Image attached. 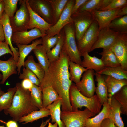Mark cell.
Wrapping results in <instances>:
<instances>
[{"label": "cell", "instance_id": "cell-1", "mask_svg": "<svg viewBox=\"0 0 127 127\" xmlns=\"http://www.w3.org/2000/svg\"><path fill=\"white\" fill-rule=\"evenodd\" d=\"M70 60L62 48L59 58L50 62L47 71L40 83L41 88L52 87L57 92L61 100V107L67 109L71 107L69 91L72 82L70 79L69 69Z\"/></svg>", "mask_w": 127, "mask_h": 127}, {"label": "cell", "instance_id": "cell-52", "mask_svg": "<svg viewBox=\"0 0 127 127\" xmlns=\"http://www.w3.org/2000/svg\"><path fill=\"white\" fill-rule=\"evenodd\" d=\"M50 118L47 120L45 121L44 122L43 121H42V122L41 125L39 127H44L47 124L48 122H49Z\"/></svg>", "mask_w": 127, "mask_h": 127}, {"label": "cell", "instance_id": "cell-47", "mask_svg": "<svg viewBox=\"0 0 127 127\" xmlns=\"http://www.w3.org/2000/svg\"><path fill=\"white\" fill-rule=\"evenodd\" d=\"M101 127H116L113 122L108 118L104 119L102 122Z\"/></svg>", "mask_w": 127, "mask_h": 127}, {"label": "cell", "instance_id": "cell-39", "mask_svg": "<svg viewBox=\"0 0 127 127\" xmlns=\"http://www.w3.org/2000/svg\"><path fill=\"white\" fill-rule=\"evenodd\" d=\"M30 91L31 99L33 104L39 109L43 108L42 89L41 87L33 84Z\"/></svg>", "mask_w": 127, "mask_h": 127}, {"label": "cell", "instance_id": "cell-22", "mask_svg": "<svg viewBox=\"0 0 127 127\" xmlns=\"http://www.w3.org/2000/svg\"><path fill=\"white\" fill-rule=\"evenodd\" d=\"M105 80L107 88L108 101H110L114 94L123 87L127 86V79L119 80L110 76H105Z\"/></svg>", "mask_w": 127, "mask_h": 127}, {"label": "cell", "instance_id": "cell-34", "mask_svg": "<svg viewBox=\"0 0 127 127\" xmlns=\"http://www.w3.org/2000/svg\"><path fill=\"white\" fill-rule=\"evenodd\" d=\"M37 59L38 63L44 70L47 71L49 68L50 62L47 55V52L41 44L37 45L33 50Z\"/></svg>", "mask_w": 127, "mask_h": 127}, {"label": "cell", "instance_id": "cell-18", "mask_svg": "<svg viewBox=\"0 0 127 127\" xmlns=\"http://www.w3.org/2000/svg\"><path fill=\"white\" fill-rule=\"evenodd\" d=\"M42 41L41 38L33 41L30 44L24 45L19 44H15L18 47L19 53V59L17 62V70L18 74L21 73V68L22 67L24 66L25 60L27 56L37 45L41 44Z\"/></svg>", "mask_w": 127, "mask_h": 127}, {"label": "cell", "instance_id": "cell-23", "mask_svg": "<svg viewBox=\"0 0 127 127\" xmlns=\"http://www.w3.org/2000/svg\"><path fill=\"white\" fill-rule=\"evenodd\" d=\"M108 102L111 108L108 118L111 120L116 127H124L121 116V105L113 96L110 102Z\"/></svg>", "mask_w": 127, "mask_h": 127}, {"label": "cell", "instance_id": "cell-16", "mask_svg": "<svg viewBox=\"0 0 127 127\" xmlns=\"http://www.w3.org/2000/svg\"><path fill=\"white\" fill-rule=\"evenodd\" d=\"M0 23L2 25L5 39V41L8 44L13 54V58L17 62L19 59V53L18 49L13 46L11 40L13 31L10 24V18L4 12L3 16L0 19Z\"/></svg>", "mask_w": 127, "mask_h": 127}, {"label": "cell", "instance_id": "cell-48", "mask_svg": "<svg viewBox=\"0 0 127 127\" xmlns=\"http://www.w3.org/2000/svg\"><path fill=\"white\" fill-rule=\"evenodd\" d=\"M7 127H19L17 122L12 120L5 122Z\"/></svg>", "mask_w": 127, "mask_h": 127}, {"label": "cell", "instance_id": "cell-53", "mask_svg": "<svg viewBox=\"0 0 127 127\" xmlns=\"http://www.w3.org/2000/svg\"><path fill=\"white\" fill-rule=\"evenodd\" d=\"M58 124L56 123H55L54 124H52L49 122H48V127H58Z\"/></svg>", "mask_w": 127, "mask_h": 127}, {"label": "cell", "instance_id": "cell-26", "mask_svg": "<svg viewBox=\"0 0 127 127\" xmlns=\"http://www.w3.org/2000/svg\"><path fill=\"white\" fill-rule=\"evenodd\" d=\"M69 0H47L52 11V24L57 22Z\"/></svg>", "mask_w": 127, "mask_h": 127}, {"label": "cell", "instance_id": "cell-32", "mask_svg": "<svg viewBox=\"0 0 127 127\" xmlns=\"http://www.w3.org/2000/svg\"><path fill=\"white\" fill-rule=\"evenodd\" d=\"M69 69L71 80L76 84L80 81L82 74L88 69L83 67L80 64L70 60Z\"/></svg>", "mask_w": 127, "mask_h": 127}, {"label": "cell", "instance_id": "cell-42", "mask_svg": "<svg viewBox=\"0 0 127 127\" xmlns=\"http://www.w3.org/2000/svg\"><path fill=\"white\" fill-rule=\"evenodd\" d=\"M19 78L20 79H28L33 84L40 86V81L36 75L29 69L24 66L23 67L22 73L20 74Z\"/></svg>", "mask_w": 127, "mask_h": 127}, {"label": "cell", "instance_id": "cell-6", "mask_svg": "<svg viewBox=\"0 0 127 127\" xmlns=\"http://www.w3.org/2000/svg\"><path fill=\"white\" fill-rule=\"evenodd\" d=\"M20 7L14 16L10 18L13 32L27 31L30 20V14L26 0H19Z\"/></svg>", "mask_w": 127, "mask_h": 127}, {"label": "cell", "instance_id": "cell-21", "mask_svg": "<svg viewBox=\"0 0 127 127\" xmlns=\"http://www.w3.org/2000/svg\"><path fill=\"white\" fill-rule=\"evenodd\" d=\"M81 55L83 57V60H82L80 65L83 67L88 69L93 70L97 72L100 71L104 67L100 59L94 56H90L87 52H84Z\"/></svg>", "mask_w": 127, "mask_h": 127}, {"label": "cell", "instance_id": "cell-24", "mask_svg": "<svg viewBox=\"0 0 127 127\" xmlns=\"http://www.w3.org/2000/svg\"><path fill=\"white\" fill-rule=\"evenodd\" d=\"M95 81L97 82L95 92L102 105L107 102L108 98L105 75L95 72Z\"/></svg>", "mask_w": 127, "mask_h": 127}, {"label": "cell", "instance_id": "cell-31", "mask_svg": "<svg viewBox=\"0 0 127 127\" xmlns=\"http://www.w3.org/2000/svg\"><path fill=\"white\" fill-rule=\"evenodd\" d=\"M24 67L33 73L41 82L44 75L45 71L40 64L35 61L32 55L28 56L27 60L25 61Z\"/></svg>", "mask_w": 127, "mask_h": 127}, {"label": "cell", "instance_id": "cell-54", "mask_svg": "<svg viewBox=\"0 0 127 127\" xmlns=\"http://www.w3.org/2000/svg\"><path fill=\"white\" fill-rule=\"evenodd\" d=\"M5 92H4V91H2L1 90H0V96L2 95Z\"/></svg>", "mask_w": 127, "mask_h": 127}, {"label": "cell", "instance_id": "cell-15", "mask_svg": "<svg viewBox=\"0 0 127 127\" xmlns=\"http://www.w3.org/2000/svg\"><path fill=\"white\" fill-rule=\"evenodd\" d=\"M28 1L30 8L34 12L47 22L52 24L51 9L47 0H28Z\"/></svg>", "mask_w": 127, "mask_h": 127}, {"label": "cell", "instance_id": "cell-56", "mask_svg": "<svg viewBox=\"0 0 127 127\" xmlns=\"http://www.w3.org/2000/svg\"><path fill=\"white\" fill-rule=\"evenodd\" d=\"M0 127H6L4 125L0 126Z\"/></svg>", "mask_w": 127, "mask_h": 127}, {"label": "cell", "instance_id": "cell-7", "mask_svg": "<svg viewBox=\"0 0 127 127\" xmlns=\"http://www.w3.org/2000/svg\"><path fill=\"white\" fill-rule=\"evenodd\" d=\"M99 32V25L94 20L81 38L77 41V48L80 53L90 52L96 41Z\"/></svg>", "mask_w": 127, "mask_h": 127}, {"label": "cell", "instance_id": "cell-13", "mask_svg": "<svg viewBox=\"0 0 127 127\" xmlns=\"http://www.w3.org/2000/svg\"><path fill=\"white\" fill-rule=\"evenodd\" d=\"M46 34H43L39 29L34 28L26 31L13 32L12 41L13 43L27 45L35 40Z\"/></svg>", "mask_w": 127, "mask_h": 127}, {"label": "cell", "instance_id": "cell-35", "mask_svg": "<svg viewBox=\"0 0 127 127\" xmlns=\"http://www.w3.org/2000/svg\"><path fill=\"white\" fill-rule=\"evenodd\" d=\"M16 90V86L9 88L6 92L0 96V112L8 109L11 106Z\"/></svg>", "mask_w": 127, "mask_h": 127}, {"label": "cell", "instance_id": "cell-46", "mask_svg": "<svg viewBox=\"0 0 127 127\" xmlns=\"http://www.w3.org/2000/svg\"><path fill=\"white\" fill-rule=\"evenodd\" d=\"M21 84L24 88L30 91L33 84L30 81L27 79H23L21 82Z\"/></svg>", "mask_w": 127, "mask_h": 127}, {"label": "cell", "instance_id": "cell-28", "mask_svg": "<svg viewBox=\"0 0 127 127\" xmlns=\"http://www.w3.org/2000/svg\"><path fill=\"white\" fill-rule=\"evenodd\" d=\"M101 74L110 76L119 80L127 79V71L123 69L121 66L114 67H104L96 72Z\"/></svg>", "mask_w": 127, "mask_h": 127}, {"label": "cell", "instance_id": "cell-40", "mask_svg": "<svg viewBox=\"0 0 127 127\" xmlns=\"http://www.w3.org/2000/svg\"><path fill=\"white\" fill-rule=\"evenodd\" d=\"M41 38L42 41L41 44L47 53L56 44L59 39V34L50 37L46 34Z\"/></svg>", "mask_w": 127, "mask_h": 127}, {"label": "cell", "instance_id": "cell-51", "mask_svg": "<svg viewBox=\"0 0 127 127\" xmlns=\"http://www.w3.org/2000/svg\"><path fill=\"white\" fill-rule=\"evenodd\" d=\"M4 11V4L3 0L0 2V19L3 16Z\"/></svg>", "mask_w": 127, "mask_h": 127}, {"label": "cell", "instance_id": "cell-2", "mask_svg": "<svg viewBox=\"0 0 127 127\" xmlns=\"http://www.w3.org/2000/svg\"><path fill=\"white\" fill-rule=\"evenodd\" d=\"M15 86L16 90L12 105L3 111L5 115H9L13 120L17 122L22 117L39 109L31 100L29 90L24 88L19 82L16 83Z\"/></svg>", "mask_w": 127, "mask_h": 127}, {"label": "cell", "instance_id": "cell-10", "mask_svg": "<svg viewBox=\"0 0 127 127\" xmlns=\"http://www.w3.org/2000/svg\"><path fill=\"white\" fill-rule=\"evenodd\" d=\"M111 48L122 68L127 71V33H119Z\"/></svg>", "mask_w": 127, "mask_h": 127}, {"label": "cell", "instance_id": "cell-55", "mask_svg": "<svg viewBox=\"0 0 127 127\" xmlns=\"http://www.w3.org/2000/svg\"><path fill=\"white\" fill-rule=\"evenodd\" d=\"M2 75L0 73V80H2ZM0 90H1V88L0 87Z\"/></svg>", "mask_w": 127, "mask_h": 127}, {"label": "cell", "instance_id": "cell-49", "mask_svg": "<svg viewBox=\"0 0 127 127\" xmlns=\"http://www.w3.org/2000/svg\"><path fill=\"white\" fill-rule=\"evenodd\" d=\"M118 15L120 17L127 15V5L124 6L121 9Z\"/></svg>", "mask_w": 127, "mask_h": 127}, {"label": "cell", "instance_id": "cell-57", "mask_svg": "<svg viewBox=\"0 0 127 127\" xmlns=\"http://www.w3.org/2000/svg\"><path fill=\"white\" fill-rule=\"evenodd\" d=\"M2 0H0V2Z\"/></svg>", "mask_w": 127, "mask_h": 127}, {"label": "cell", "instance_id": "cell-30", "mask_svg": "<svg viewBox=\"0 0 127 127\" xmlns=\"http://www.w3.org/2000/svg\"><path fill=\"white\" fill-rule=\"evenodd\" d=\"M41 88L43 108H46L60 98L57 93L52 87L48 86Z\"/></svg>", "mask_w": 127, "mask_h": 127}, {"label": "cell", "instance_id": "cell-50", "mask_svg": "<svg viewBox=\"0 0 127 127\" xmlns=\"http://www.w3.org/2000/svg\"><path fill=\"white\" fill-rule=\"evenodd\" d=\"M5 41L4 35L2 26L0 23V42Z\"/></svg>", "mask_w": 127, "mask_h": 127}, {"label": "cell", "instance_id": "cell-12", "mask_svg": "<svg viewBox=\"0 0 127 127\" xmlns=\"http://www.w3.org/2000/svg\"><path fill=\"white\" fill-rule=\"evenodd\" d=\"M119 33L109 27L99 30L97 40L91 48L90 52L98 48L104 49L111 48Z\"/></svg>", "mask_w": 127, "mask_h": 127}, {"label": "cell", "instance_id": "cell-38", "mask_svg": "<svg viewBox=\"0 0 127 127\" xmlns=\"http://www.w3.org/2000/svg\"><path fill=\"white\" fill-rule=\"evenodd\" d=\"M121 105V113L127 115V86L123 87L113 96Z\"/></svg>", "mask_w": 127, "mask_h": 127}, {"label": "cell", "instance_id": "cell-33", "mask_svg": "<svg viewBox=\"0 0 127 127\" xmlns=\"http://www.w3.org/2000/svg\"><path fill=\"white\" fill-rule=\"evenodd\" d=\"M50 115L49 110L46 108H43L39 110L32 112L27 115L21 117L18 121L25 124L32 122L35 120Z\"/></svg>", "mask_w": 127, "mask_h": 127}, {"label": "cell", "instance_id": "cell-27", "mask_svg": "<svg viewBox=\"0 0 127 127\" xmlns=\"http://www.w3.org/2000/svg\"><path fill=\"white\" fill-rule=\"evenodd\" d=\"M111 0H88L78 10L77 12H91L95 10H100L110 3Z\"/></svg>", "mask_w": 127, "mask_h": 127}, {"label": "cell", "instance_id": "cell-25", "mask_svg": "<svg viewBox=\"0 0 127 127\" xmlns=\"http://www.w3.org/2000/svg\"><path fill=\"white\" fill-rule=\"evenodd\" d=\"M62 105L61 99L60 98L46 108L49 110L52 122L56 123L58 127H65L61 118Z\"/></svg>", "mask_w": 127, "mask_h": 127}, {"label": "cell", "instance_id": "cell-9", "mask_svg": "<svg viewBox=\"0 0 127 127\" xmlns=\"http://www.w3.org/2000/svg\"><path fill=\"white\" fill-rule=\"evenodd\" d=\"M75 0H68L57 22L46 32V34L48 36L52 37L59 35L62 29L65 26L73 22L71 10Z\"/></svg>", "mask_w": 127, "mask_h": 127}, {"label": "cell", "instance_id": "cell-44", "mask_svg": "<svg viewBox=\"0 0 127 127\" xmlns=\"http://www.w3.org/2000/svg\"><path fill=\"white\" fill-rule=\"evenodd\" d=\"M10 54L13 56L8 44L5 41L0 42V56L6 54Z\"/></svg>", "mask_w": 127, "mask_h": 127}, {"label": "cell", "instance_id": "cell-19", "mask_svg": "<svg viewBox=\"0 0 127 127\" xmlns=\"http://www.w3.org/2000/svg\"><path fill=\"white\" fill-rule=\"evenodd\" d=\"M17 64V62L14 60L13 56L7 60H0V71L1 72L2 75L1 84H3L7 79L11 75L17 74V71L16 70Z\"/></svg>", "mask_w": 127, "mask_h": 127}, {"label": "cell", "instance_id": "cell-17", "mask_svg": "<svg viewBox=\"0 0 127 127\" xmlns=\"http://www.w3.org/2000/svg\"><path fill=\"white\" fill-rule=\"evenodd\" d=\"M26 3L30 14V20L28 29L31 30L34 28L39 29L44 34L52 25L45 21L43 19L34 12L30 8L28 0Z\"/></svg>", "mask_w": 127, "mask_h": 127}, {"label": "cell", "instance_id": "cell-5", "mask_svg": "<svg viewBox=\"0 0 127 127\" xmlns=\"http://www.w3.org/2000/svg\"><path fill=\"white\" fill-rule=\"evenodd\" d=\"M95 115L86 108L83 111H61V118L65 127H85L87 119Z\"/></svg>", "mask_w": 127, "mask_h": 127}, {"label": "cell", "instance_id": "cell-43", "mask_svg": "<svg viewBox=\"0 0 127 127\" xmlns=\"http://www.w3.org/2000/svg\"><path fill=\"white\" fill-rule=\"evenodd\" d=\"M126 5H127V0H111L107 6L100 10L120 9Z\"/></svg>", "mask_w": 127, "mask_h": 127}, {"label": "cell", "instance_id": "cell-41", "mask_svg": "<svg viewBox=\"0 0 127 127\" xmlns=\"http://www.w3.org/2000/svg\"><path fill=\"white\" fill-rule=\"evenodd\" d=\"M4 4V12L9 17H13L17 9L19 0H3Z\"/></svg>", "mask_w": 127, "mask_h": 127}, {"label": "cell", "instance_id": "cell-37", "mask_svg": "<svg viewBox=\"0 0 127 127\" xmlns=\"http://www.w3.org/2000/svg\"><path fill=\"white\" fill-rule=\"evenodd\" d=\"M64 37L63 31L61 30L60 33L59 38L57 44L49 51L47 53V57L50 63L59 58L63 47Z\"/></svg>", "mask_w": 127, "mask_h": 127}, {"label": "cell", "instance_id": "cell-45", "mask_svg": "<svg viewBox=\"0 0 127 127\" xmlns=\"http://www.w3.org/2000/svg\"><path fill=\"white\" fill-rule=\"evenodd\" d=\"M88 0H75L71 10V15L77 12L78 9Z\"/></svg>", "mask_w": 127, "mask_h": 127}, {"label": "cell", "instance_id": "cell-11", "mask_svg": "<svg viewBox=\"0 0 127 127\" xmlns=\"http://www.w3.org/2000/svg\"><path fill=\"white\" fill-rule=\"evenodd\" d=\"M95 75L94 70L87 69L83 74L80 81L75 84L80 93L88 98L93 96L95 92L96 87L94 79Z\"/></svg>", "mask_w": 127, "mask_h": 127}, {"label": "cell", "instance_id": "cell-36", "mask_svg": "<svg viewBox=\"0 0 127 127\" xmlns=\"http://www.w3.org/2000/svg\"><path fill=\"white\" fill-rule=\"evenodd\" d=\"M109 27L119 33H127V15L114 19Z\"/></svg>", "mask_w": 127, "mask_h": 127}, {"label": "cell", "instance_id": "cell-4", "mask_svg": "<svg viewBox=\"0 0 127 127\" xmlns=\"http://www.w3.org/2000/svg\"><path fill=\"white\" fill-rule=\"evenodd\" d=\"M62 49L70 61L80 65L81 56L78 50L75 39V32L73 22L64 28Z\"/></svg>", "mask_w": 127, "mask_h": 127}, {"label": "cell", "instance_id": "cell-8", "mask_svg": "<svg viewBox=\"0 0 127 127\" xmlns=\"http://www.w3.org/2000/svg\"><path fill=\"white\" fill-rule=\"evenodd\" d=\"M77 41L79 40L94 20L91 12H76L71 16Z\"/></svg>", "mask_w": 127, "mask_h": 127}, {"label": "cell", "instance_id": "cell-29", "mask_svg": "<svg viewBox=\"0 0 127 127\" xmlns=\"http://www.w3.org/2000/svg\"><path fill=\"white\" fill-rule=\"evenodd\" d=\"M99 54L101 56L100 59L104 67H114L121 66L111 48L103 49L102 51Z\"/></svg>", "mask_w": 127, "mask_h": 127}, {"label": "cell", "instance_id": "cell-14", "mask_svg": "<svg viewBox=\"0 0 127 127\" xmlns=\"http://www.w3.org/2000/svg\"><path fill=\"white\" fill-rule=\"evenodd\" d=\"M121 9L104 11L95 10L91 12L94 20L98 23L99 30L109 27L110 23L113 20L120 17L118 14Z\"/></svg>", "mask_w": 127, "mask_h": 127}, {"label": "cell", "instance_id": "cell-3", "mask_svg": "<svg viewBox=\"0 0 127 127\" xmlns=\"http://www.w3.org/2000/svg\"><path fill=\"white\" fill-rule=\"evenodd\" d=\"M70 102L73 111H76L85 107L95 114L100 111L102 104L96 95L88 98L82 94L72 83L69 91Z\"/></svg>", "mask_w": 127, "mask_h": 127}, {"label": "cell", "instance_id": "cell-20", "mask_svg": "<svg viewBox=\"0 0 127 127\" xmlns=\"http://www.w3.org/2000/svg\"><path fill=\"white\" fill-rule=\"evenodd\" d=\"M103 105L102 110L97 115L87 119L85 127H101L103 121L108 118L111 108L110 104L108 101Z\"/></svg>", "mask_w": 127, "mask_h": 127}]
</instances>
